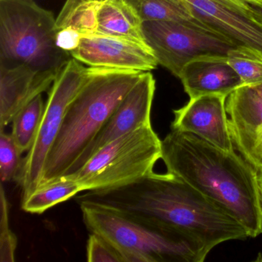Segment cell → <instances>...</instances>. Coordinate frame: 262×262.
Segmentation results:
<instances>
[{
  "instance_id": "14",
  "label": "cell",
  "mask_w": 262,
  "mask_h": 262,
  "mask_svg": "<svg viewBox=\"0 0 262 262\" xmlns=\"http://www.w3.org/2000/svg\"><path fill=\"white\" fill-rule=\"evenodd\" d=\"M185 93L190 99L219 94L228 97L242 84L228 57H205L187 64L179 75Z\"/></svg>"
},
{
  "instance_id": "2",
  "label": "cell",
  "mask_w": 262,
  "mask_h": 262,
  "mask_svg": "<svg viewBox=\"0 0 262 262\" xmlns=\"http://www.w3.org/2000/svg\"><path fill=\"white\" fill-rule=\"evenodd\" d=\"M168 172L231 214L248 237L262 233L257 171L242 155L225 151L189 133L171 130L162 141Z\"/></svg>"
},
{
  "instance_id": "11",
  "label": "cell",
  "mask_w": 262,
  "mask_h": 262,
  "mask_svg": "<svg viewBox=\"0 0 262 262\" xmlns=\"http://www.w3.org/2000/svg\"><path fill=\"white\" fill-rule=\"evenodd\" d=\"M70 54L89 67L151 72L159 65L150 47L98 33L83 36L79 48Z\"/></svg>"
},
{
  "instance_id": "29",
  "label": "cell",
  "mask_w": 262,
  "mask_h": 262,
  "mask_svg": "<svg viewBox=\"0 0 262 262\" xmlns=\"http://www.w3.org/2000/svg\"><path fill=\"white\" fill-rule=\"evenodd\" d=\"M243 2L251 5L258 6L262 7V0H242Z\"/></svg>"
},
{
  "instance_id": "21",
  "label": "cell",
  "mask_w": 262,
  "mask_h": 262,
  "mask_svg": "<svg viewBox=\"0 0 262 262\" xmlns=\"http://www.w3.org/2000/svg\"><path fill=\"white\" fill-rule=\"evenodd\" d=\"M228 61L238 75L243 85L261 83V58L247 50L234 49L228 53Z\"/></svg>"
},
{
  "instance_id": "4",
  "label": "cell",
  "mask_w": 262,
  "mask_h": 262,
  "mask_svg": "<svg viewBox=\"0 0 262 262\" xmlns=\"http://www.w3.org/2000/svg\"><path fill=\"white\" fill-rule=\"evenodd\" d=\"M76 202L88 231L108 241L123 262H202L208 255L190 242L116 208L91 201Z\"/></svg>"
},
{
  "instance_id": "24",
  "label": "cell",
  "mask_w": 262,
  "mask_h": 262,
  "mask_svg": "<svg viewBox=\"0 0 262 262\" xmlns=\"http://www.w3.org/2000/svg\"><path fill=\"white\" fill-rule=\"evenodd\" d=\"M89 262H123L119 251L99 234L91 233L87 242Z\"/></svg>"
},
{
  "instance_id": "17",
  "label": "cell",
  "mask_w": 262,
  "mask_h": 262,
  "mask_svg": "<svg viewBox=\"0 0 262 262\" xmlns=\"http://www.w3.org/2000/svg\"><path fill=\"white\" fill-rule=\"evenodd\" d=\"M82 191L85 190L82 184L62 176L39 185L31 194L22 200L21 207L27 212L42 214Z\"/></svg>"
},
{
  "instance_id": "27",
  "label": "cell",
  "mask_w": 262,
  "mask_h": 262,
  "mask_svg": "<svg viewBox=\"0 0 262 262\" xmlns=\"http://www.w3.org/2000/svg\"><path fill=\"white\" fill-rule=\"evenodd\" d=\"M249 13L253 19L262 26V7L249 4Z\"/></svg>"
},
{
  "instance_id": "18",
  "label": "cell",
  "mask_w": 262,
  "mask_h": 262,
  "mask_svg": "<svg viewBox=\"0 0 262 262\" xmlns=\"http://www.w3.org/2000/svg\"><path fill=\"white\" fill-rule=\"evenodd\" d=\"M145 21H173L213 33L191 15L180 0H125ZM215 34V33H214ZM217 35V34H216Z\"/></svg>"
},
{
  "instance_id": "5",
  "label": "cell",
  "mask_w": 262,
  "mask_h": 262,
  "mask_svg": "<svg viewBox=\"0 0 262 262\" xmlns=\"http://www.w3.org/2000/svg\"><path fill=\"white\" fill-rule=\"evenodd\" d=\"M56 19L33 0H0V67L56 72L72 59L56 44Z\"/></svg>"
},
{
  "instance_id": "15",
  "label": "cell",
  "mask_w": 262,
  "mask_h": 262,
  "mask_svg": "<svg viewBox=\"0 0 262 262\" xmlns=\"http://www.w3.org/2000/svg\"><path fill=\"white\" fill-rule=\"evenodd\" d=\"M225 106L233 142L242 156L262 125V96L251 85H242L227 97Z\"/></svg>"
},
{
  "instance_id": "3",
  "label": "cell",
  "mask_w": 262,
  "mask_h": 262,
  "mask_svg": "<svg viewBox=\"0 0 262 262\" xmlns=\"http://www.w3.org/2000/svg\"><path fill=\"white\" fill-rule=\"evenodd\" d=\"M144 73L91 67L88 80L67 108L39 185L67 174Z\"/></svg>"
},
{
  "instance_id": "19",
  "label": "cell",
  "mask_w": 262,
  "mask_h": 262,
  "mask_svg": "<svg viewBox=\"0 0 262 262\" xmlns=\"http://www.w3.org/2000/svg\"><path fill=\"white\" fill-rule=\"evenodd\" d=\"M104 0H67L56 19V30L72 28L82 36L97 33L98 12Z\"/></svg>"
},
{
  "instance_id": "8",
  "label": "cell",
  "mask_w": 262,
  "mask_h": 262,
  "mask_svg": "<svg viewBox=\"0 0 262 262\" xmlns=\"http://www.w3.org/2000/svg\"><path fill=\"white\" fill-rule=\"evenodd\" d=\"M144 36L158 63L179 78L194 59L228 57L236 47L211 32L173 21H145Z\"/></svg>"
},
{
  "instance_id": "16",
  "label": "cell",
  "mask_w": 262,
  "mask_h": 262,
  "mask_svg": "<svg viewBox=\"0 0 262 262\" xmlns=\"http://www.w3.org/2000/svg\"><path fill=\"white\" fill-rule=\"evenodd\" d=\"M143 21L125 0H104L98 12V34L122 38L148 47Z\"/></svg>"
},
{
  "instance_id": "26",
  "label": "cell",
  "mask_w": 262,
  "mask_h": 262,
  "mask_svg": "<svg viewBox=\"0 0 262 262\" xmlns=\"http://www.w3.org/2000/svg\"><path fill=\"white\" fill-rule=\"evenodd\" d=\"M258 171H262V125L254 133L248 149L242 155Z\"/></svg>"
},
{
  "instance_id": "6",
  "label": "cell",
  "mask_w": 262,
  "mask_h": 262,
  "mask_svg": "<svg viewBox=\"0 0 262 262\" xmlns=\"http://www.w3.org/2000/svg\"><path fill=\"white\" fill-rule=\"evenodd\" d=\"M162 159V140L151 125L108 144L77 171L63 177L82 184L85 191L113 189L145 179Z\"/></svg>"
},
{
  "instance_id": "30",
  "label": "cell",
  "mask_w": 262,
  "mask_h": 262,
  "mask_svg": "<svg viewBox=\"0 0 262 262\" xmlns=\"http://www.w3.org/2000/svg\"><path fill=\"white\" fill-rule=\"evenodd\" d=\"M251 86L254 87V90L262 96V82L261 83L256 84V85H252Z\"/></svg>"
},
{
  "instance_id": "13",
  "label": "cell",
  "mask_w": 262,
  "mask_h": 262,
  "mask_svg": "<svg viewBox=\"0 0 262 262\" xmlns=\"http://www.w3.org/2000/svg\"><path fill=\"white\" fill-rule=\"evenodd\" d=\"M59 73L37 71L26 66L0 67L1 131L24 106L51 88Z\"/></svg>"
},
{
  "instance_id": "23",
  "label": "cell",
  "mask_w": 262,
  "mask_h": 262,
  "mask_svg": "<svg viewBox=\"0 0 262 262\" xmlns=\"http://www.w3.org/2000/svg\"><path fill=\"white\" fill-rule=\"evenodd\" d=\"M1 219H0V261L13 262L17 247V237L9 225V206L4 186L0 192Z\"/></svg>"
},
{
  "instance_id": "25",
  "label": "cell",
  "mask_w": 262,
  "mask_h": 262,
  "mask_svg": "<svg viewBox=\"0 0 262 262\" xmlns=\"http://www.w3.org/2000/svg\"><path fill=\"white\" fill-rule=\"evenodd\" d=\"M82 37L80 33L72 28L57 30L56 44L58 48L70 53L79 48Z\"/></svg>"
},
{
  "instance_id": "28",
  "label": "cell",
  "mask_w": 262,
  "mask_h": 262,
  "mask_svg": "<svg viewBox=\"0 0 262 262\" xmlns=\"http://www.w3.org/2000/svg\"><path fill=\"white\" fill-rule=\"evenodd\" d=\"M257 186H258L259 196H260V208L262 212V171L257 172Z\"/></svg>"
},
{
  "instance_id": "9",
  "label": "cell",
  "mask_w": 262,
  "mask_h": 262,
  "mask_svg": "<svg viewBox=\"0 0 262 262\" xmlns=\"http://www.w3.org/2000/svg\"><path fill=\"white\" fill-rule=\"evenodd\" d=\"M194 17L241 50L262 59V26L242 0H180Z\"/></svg>"
},
{
  "instance_id": "10",
  "label": "cell",
  "mask_w": 262,
  "mask_h": 262,
  "mask_svg": "<svg viewBox=\"0 0 262 262\" xmlns=\"http://www.w3.org/2000/svg\"><path fill=\"white\" fill-rule=\"evenodd\" d=\"M155 92L156 79L151 72H145L65 176L77 171L96 153L113 141L127 133L151 125Z\"/></svg>"
},
{
  "instance_id": "7",
  "label": "cell",
  "mask_w": 262,
  "mask_h": 262,
  "mask_svg": "<svg viewBox=\"0 0 262 262\" xmlns=\"http://www.w3.org/2000/svg\"><path fill=\"white\" fill-rule=\"evenodd\" d=\"M91 67L72 58L58 73L49 92L39 132L24 159L16 182L22 188V200L39 187L49 153L57 138L69 105L88 80Z\"/></svg>"
},
{
  "instance_id": "22",
  "label": "cell",
  "mask_w": 262,
  "mask_h": 262,
  "mask_svg": "<svg viewBox=\"0 0 262 262\" xmlns=\"http://www.w3.org/2000/svg\"><path fill=\"white\" fill-rule=\"evenodd\" d=\"M22 151L11 134L0 133V177L2 182L17 180L23 168Z\"/></svg>"
},
{
  "instance_id": "12",
  "label": "cell",
  "mask_w": 262,
  "mask_h": 262,
  "mask_svg": "<svg viewBox=\"0 0 262 262\" xmlns=\"http://www.w3.org/2000/svg\"><path fill=\"white\" fill-rule=\"evenodd\" d=\"M227 96L210 94L190 99L174 110L171 130L189 133L225 151L234 150L225 102Z\"/></svg>"
},
{
  "instance_id": "20",
  "label": "cell",
  "mask_w": 262,
  "mask_h": 262,
  "mask_svg": "<svg viewBox=\"0 0 262 262\" xmlns=\"http://www.w3.org/2000/svg\"><path fill=\"white\" fill-rule=\"evenodd\" d=\"M42 95H39L24 106L13 118L11 135L24 153L29 151L37 136L45 112Z\"/></svg>"
},
{
  "instance_id": "1",
  "label": "cell",
  "mask_w": 262,
  "mask_h": 262,
  "mask_svg": "<svg viewBox=\"0 0 262 262\" xmlns=\"http://www.w3.org/2000/svg\"><path fill=\"white\" fill-rule=\"evenodd\" d=\"M97 202L156 229L190 242L208 254L230 240L248 237L243 226L186 182L171 173L153 172L120 188L88 191L76 201Z\"/></svg>"
}]
</instances>
